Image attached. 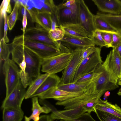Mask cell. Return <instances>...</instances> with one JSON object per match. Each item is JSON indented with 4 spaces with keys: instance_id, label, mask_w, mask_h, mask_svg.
<instances>
[{
    "instance_id": "cell-18",
    "label": "cell",
    "mask_w": 121,
    "mask_h": 121,
    "mask_svg": "<svg viewBox=\"0 0 121 121\" xmlns=\"http://www.w3.org/2000/svg\"><path fill=\"white\" fill-rule=\"evenodd\" d=\"M59 27L63 29L66 34L80 38H89L87 31L78 23L63 24L60 25Z\"/></svg>"
},
{
    "instance_id": "cell-22",
    "label": "cell",
    "mask_w": 121,
    "mask_h": 121,
    "mask_svg": "<svg viewBox=\"0 0 121 121\" xmlns=\"http://www.w3.org/2000/svg\"><path fill=\"white\" fill-rule=\"evenodd\" d=\"M24 114L21 108H4L3 112L2 121H22Z\"/></svg>"
},
{
    "instance_id": "cell-32",
    "label": "cell",
    "mask_w": 121,
    "mask_h": 121,
    "mask_svg": "<svg viewBox=\"0 0 121 121\" xmlns=\"http://www.w3.org/2000/svg\"><path fill=\"white\" fill-rule=\"evenodd\" d=\"M10 0H4L2 1L0 8V23H1L4 14L6 13H10L12 11Z\"/></svg>"
},
{
    "instance_id": "cell-47",
    "label": "cell",
    "mask_w": 121,
    "mask_h": 121,
    "mask_svg": "<svg viewBox=\"0 0 121 121\" xmlns=\"http://www.w3.org/2000/svg\"><path fill=\"white\" fill-rule=\"evenodd\" d=\"M60 121H74L73 120H64V119H61Z\"/></svg>"
},
{
    "instance_id": "cell-31",
    "label": "cell",
    "mask_w": 121,
    "mask_h": 121,
    "mask_svg": "<svg viewBox=\"0 0 121 121\" xmlns=\"http://www.w3.org/2000/svg\"><path fill=\"white\" fill-rule=\"evenodd\" d=\"M43 2V5L41 9H39L40 11L51 14L56 12L57 9V6L55 4L53 0H44Z\"/></svg>"
},
{
    "instance_id": "cell-9",
    "label": "cell",
    "mask_w": 121,
    "mask_h": 121,
    "mask_svg": "<svg viewBox=\"0 0 121 121\" xmlns=\"http://www.w3.org/2000/svg\"><path fill=\"white\" fill-rule=\"evenodd\" d=\"M102 64L108 72L112 82L117 84L121 75V57L114 48L107 55Z\"/></svg>"
},
{
    "instance_id": "cell-50",
    "label": "cell",
    "mask_w": 121,
    "mask_h": 121,
    "mask_svg": "<svg viewBox=\"0 0 121 121\" xmlns=\"http://www.w3.org/2000/svg\"></svg>"
},
{
    "instance_id": "cell-42",
    "label": "cell",
    "mask_w": 121,
    "mask_h": 121,
    "mask_svg": "<svg viewBox=\"0 0 121 121\" xmlns=\"http://www.w3.org/2000/svg\"><path fill=\"white\" fill-rule=\"evenodd\" d=\"M27 11L26 9L24 13L22 19V24L23 27V35L25 33L27 24Z\"/></svg>"
},
{
    "instance_id": "cell-16",
    "label": "cell",
    "mask_w": 121,
    "mask_h": 121,
    "mask_svg": "<svg viewBox=\"0 0 121 121\" xmlns=\"http://www.w3.org/2000/svg\"><path fill=\"white\" fill-rule=\"evenodd\" d=\"M26 10L32 22L36 23L48 31L51 30V14L41 11L36 8L30 9L27 8Z\"/></svg>"
},
{
    "instance_id": "cell-36",
    "label": "cell",
    "mask_w": 121,
    "mask_h": 121,
    "mask_svg": "<svg viewBox=\"0 0 121 121\" xmlns=\"http://www.w3.org/2000/svg\"><path fill=\"white\" fill-rule=\"evenodd\" d=\"M98 48L95 46H90L82 48L81 53L82 60L88 57L95 52Z\"/></svg>"
},
{
    "instance_id": "cell-46",
    "label": "cell",
    "mask_w": 121,
    "mask_h": 121,
    "mask_svg": "<svg viewBox=\"0 0 121 121\" xmlns=\"http://www.w3.org/2000/svg\"><path fill=\"white\" fill-rule=\"evenodd\" d=\"M118 84L119 85H120L121 86V82H118ZM117 94L121 96V87L120 89Z\"/></svg>"
},
{
    "instance_id": "cell-13",
    "label": "cell",
    "mask_w": 121,
    "mask_h": 121,
    "mask_svg": "<svg viewBox=\"0 0 121 121\" xmlns=\"http://www.w3.org/2000/svg\"><path fill=\"white\" fill-rule=\"evenodd\" d=\"M26 91L20 79L10 94L5 97L1 106L2 109L21 108L22 103L25 98Z\"/></svg>"
},
{
    "instance_id": "cell-29",
    "label": "cell",
    "mask_w": 121,
    "mask_h": 121,
    "mask_svg": "<svg viewBox=\"0 0 121 121\" xmlns=\"http://www.w3.org/2000/svg\"><path fill=\"white\" fill-rule=\"evenodd\" d=\"M100 121H121V118L107 112L95 108V112Z\"/></svg>"
},
{
    "instance_id": "cell-33",
    "label": "cell",
    "mask_w": 121,
    "mask_h": 121,
    "mask_svg": "<svg viewBox=\"0 0 121 121\" xmlns=\"http://www.w3.org/2000/svg\"><path fill=\"white\" fill-rule=\"evenodd\" d=\"M95 45L99 46L100 48L106 46V45L102 37L101 33L95 30L91 38Z\"/></svg>"
},
{
    "instance_id": "cell-25",
    "label": "cell",
    "mask_w": 121,
    "mask_h": 121,
    "mask_svg": "<svg viewBox=\"0 0 121 121\" xmlns=\"http://www.w3.org/2000/svg\"><path fill=\"white\" fill-rule=\"evenodd\" d=\"M96 15L104 19L118 31L121 32V14H112L99 12L97 13Z\"/></svg>"
},
{
    "instance_id": "cell-12",
    "label": "cell",
    "mask_w": 121,
    "mask_h": 121,
    "mask_svg": "<svg viewBox=\"0 0 121 121\" xmlns=\"http://www.w3.org/2000/svg\"><path fill=\"white\" fill-rule=\"evenodd\" d=\"M57 7L56 13L59 27L64 24L78 23V7L77 0L68 7H62L59 5Z\"/></svg>"
},
{
    "instance_id": "cell-41",
    "label": "cell",
    "mask_w": 121,
    "mask_h": 121,
    "mask_svg": "<svg viewBox=\"0 0 121 121\" xmlns=\"http://www.w3.org/2000/svg\"><path fill=\"white\" fill-rule=\"evenodd\" d=\"M51 16L52 20V26L51 30H54L59 27L56 12L51 14Z\"/></svg>"
},
{
    "instance_id": "cell-5",
    "label": "cell",
    "mask_w": 121,
    "mask_h": 121,
    "mask_svg": "<svg viewBox=\"0 0 121 121\" xmlns=\"http://www.w3.org/2000/svg\"><path fill=\"white\" fill-rule=\"evenodd\" d=\"M2 70L5 77L6 97L10 94L20 79V69L15 63L9 58L4 61Z\"/></svg>"
},
{
    "instance_id": "cell-34",
    "label": "cell",
    "mask_w": 121,
    "mask_h": 121,
    "mask_svg": "<svg viewBox=\"0 0 121 121\" xmlns=\"http://www.w3.org/2000/svg\"><path fill=\"white\" fill-rule=\"evenodd\" d=\"M99 98H95L84 105L82 107L85 112L90 113L91 112H94L95 107Z\"/></svg>"
},
{
    "instance_id": "cell-43",
    "label": "cell",
    "mask_w": 121,
    "mask_h": 121,
    "mask_svg": "<svg viewBox=\"0 0 121 121\" xmlns=\"http://www.w3.org/2000/svg\"><path fill=\"white\" fill-rule=\"evenodd\" d=\"M50 115H45L41 116L38 121H53Z\"/></svg>"
},
{
    "instance_id": "cell-44",
    "label": "cell",
    "mask_w": 121,
    "mask_h": 121,
    "mask_svg": "<svg viewBox=\"0 0 121 121\" xmlns=\"http://www.w3.org/2000/svg\"><path fill=\"white\" fill-rule=\"evenodd\" d=\"M114 48L121 57V45Z\"/></svg>"
},
{
    "instance_id": "cell-49",
    "label": "cell",
    "mask_w": 121,
    "mask_h": 121,
    "mask_svg": "<svg viewBox=\"0 0 121 121\" xmlns=\"http://www.w3.org/2000/svg\"><path fill=\"white\" fill-rule=\"evenodd\" d=\"M120 78H121V77H120Z\"/></svg>"
},
{
    "instance_id": "cell-39",
    "label": "cell",
    "mask_w": 121,
    "mask_h": 121,
    "mask_svg": "<svg viewBox=\"0 0 121 121\" xmlns=\"http://www.w3.org/2000/svg\"><path fill=\"white\" fill-rule=\"evenodd\" d=\"M7 13H5L4 16V36L3 38L5 42L6 43H8L9 41V39L7 35V31L8 26V16Z\"/></svg>"
},
{
    "instance_id": "cell-8",
    "label": "cell",
    "mask_w": 121,
    "mask_h": 121,
    "mask_svg": "<svg viewBox=\"0 0 121 121\" xmlns=\"http://www.w3.org/2000/svg\"><path fill=\"white\" fill-rule=\"evenodd\" d=\"M101 97L95 93L93 83L91 82L86 92L82 95L65 101L56 102V105L63 106L65 109L82 107L94 99Z\"/></svg>"
},
{
    "instance_id": "cell-17",
    "label": "cell",
    "mask_w": 121,
    "mask_h": 121,
    "mask_svg": "<svg viewBox=\"0 0 121 121\" xmlns=\"http://www.w3.org/2000/svg\"><path fill=\"white\" fill-rule=\"evenodd\" d=\"M99 12L114 15L121 14V1L119 0H92Z\"/></svg>"
},
{
    "instance_id": "cell-19",
    "label": "cell",
    "mask_w": 121,
    "mask_h": 121,
    "mask_svg": "<svg viewBox=\"0 0 121 121\" xmlns=\"http://www.w3.org/2000/svg\"><path fill=\"white\" fill-rule=\"evenodd\" d=\"M60 82V78L58 76L55 74H50L31 98L38 96L52 88L57 87Z\"/></svg>"
},
{
    "instance_id": "cell-35",
    "label": "cell",
    "mask_w": 121,
    "mask_h": 121,
    "mask_svg": "<svg viewBox=\"0 0 121 121\" xmlns=\"http://www.w3.org/2000/svg\"><path fill=\"white\" fill-rule=\"evenodd\" d=\"M112 40L110 48H115L121 45V32H112Z\"/></svg>"
},
{
    "instance_id": "cell-11",
    "label": "cell",
    "mask_w": 121,
    "mask_h": 121,
    "mask_svg": "<svg viewBox=\"0 0 121 121\" xmlns=\"http://www.w3.org/2000/svg\"><path fill=\"white\" fill-rule=\"evenodd\" d=\"M82 49L78 48L71 52V58L67 66L62 73L60 84L73 82L76 71L82 60Z\"/></svg>"
},
{
    "instance_id": "cell-7",
    "label": "cell",
    "mask_w": 121,
    "mask_h": 121,
    "mask_svg": "<svg viewBox=\"0 0 121 121\" xmlns=\"http://www.w3.org/2000/svg\"><path fill=\"white\" fill-rule=\"evenodd\" d=\"M35 26L26 28L24 34H22L24 36L60 49V42L53 41L49 36V31L37 24Z\"/></svg>"
},
{
    "instance_id": "cell-1",
    "label": "cell",
    "mask_w": 121,
    "mask_h": 121,
    "mask_svg": "<svg viewBox=\"0 0 121 121\" xmlns=\"http://www.w3.org/2000/svg\"><path fill=\"white\" fill-rule=\"evenodd\" d=\"M11 44L12 60L20 68V79L26 88L41 74L42 59L23 45Z\"/></svg>"
},
{
    "instance_id": "cell-15",
    "label": "cell",
    "mask_w": 121,
    "mask_h": 121,
    "mask_svg": "<svg viewBox=\"0 0 121 121\" xmlns=\"http://www.w3.org/2000/svg\"><path fill=\"white\" fill-rule=\"evenodd\" d=\"M85 92H70L59 89L57 87H56L52 88L38 97L42 99L52 98L58 101H61L78 96Z\"/></svg>"
},
{
    "instance_id": "cell-6",
    "label": "cell",
    "mask_w": 121,
    "mask_h": 121,
    "mask_svg": "<svg viewBox=\"0 0 121 121\" xmlns=\"http://www.w3.org/2000/svg\"><path fill=\"white\" fill-rule=\"evenodd\" d=\"M101 49L97 50L91 55L82 60L76 71L73 82H76L81 76L94 71L103 62L101 56Z\"/></svg>"
},
{
    "instance_id": "cell-26",
    "label": "cell",
    "mask_w": 121,
    "mask_h": 121,
    "mask_svg": "<svg viewBox=\"0 0 121 121\" xmlns=\"http://www.w3.org/2000/svg\"><path fill=\"white\" fill-rule=\"evenodd\" d=\"M94 23L96 30L109 32L118 31L107 21L96 15H95Z\"/></svg>"
},
{
    "instance_id": "cell-14",
    "label": "cell",
    "mask_w": 121,
    "mask_h": 121,
    "mask_svg": "<svg viewBox=\"0 0 121 121\" xmlns=\"http://www.w3.org/2000/svg\"><path fill=\"white\" fill-rule=\"evenodd\" d=\"M60 42L62 45L71 52L78 48H82L85 47L95 45L91 38H80L65 34L63 39Z\"/></svg>"
},
{
    "instance_id": "cell-38",
    "label": "cell",
    "mask_w": 121,
    "mask_h": 121,
    "mask_svg": "<svg viewBox=\"0 0 121 121\" xmlns=\"http://www.w3.org/2000/svg\"><path fill=\"white\" fill-rule=\"evenodd\" d=\"M94 71L82 75L75 82L78 84H82L91 80L93 78Z\"/></svg>"
},
{
    "instance_id": "cell-27",
    "label": "cell",
    "mask_w": 121,
    "mask_h": 121,
    "mask_svg": "<svg viewBox=\"0 0 121 121\" xmlns=\"http://www.w3.org/2000/svg\"><path fill=\"white\" fill-rule=\"evenodd\" d=\"M0 64L2 61H4L9 58L11 53V44H7L3 38L0 40Z\"/></svg>"
},
{
    "instance_id": "cell-21",
    "label": "cell",
    "mask_w": 121,
    "mask_h": 121,
    "mask_svg": "<svg viewBox=\"0 0 121 121\" xmlns=\"http://www.w3.org/2000/svg\"><path fill=\"white\" fill-rule=\"evenodd\" d=\"M95 108L121 118V108L117 104H113L107 100H103L100 98Z\"/></svg>"
},
{
    "instance_id": "cell-45",
    "label": "cell",
    "mask_w": 121,
    "mask_h": 121,
    "mask_svg": "<svg viewBox=\"0 0 121 121\" xmlns=\"http://www.w3.org/2000/svg\"><path fill=\"white\" fill-rule=\"evenodd\" d=\"M104 94V99L105 100H106L107 99L108 97L110 95V93L109 91H106Z\"/></svg>"
},
{
    "instance_id": "cell-48",
    "label": "cell",
    "mask_w": 121,
    "mask_h": 121,
    "mask_svg": "<svg viewBox=\"0 0 121 121\" xmlns=\"http://www.w3.org/2000/svg\"><path fill=\"white\" fill-rule=\"evenodd\" d=\"M118 82H121V78H120L118 80Z\"/></svg>"
},
{
    "instance_id": "cell-24",
    "label": "cell",
    "mask_w": 121,
    "mask_h": 121,
    "mask_svg": "<svg viewBox=\"0 0 121 121\" xmlns=\"http://www.w3.org/2000/svg\"><path fill=\"white\" fill-rule=\"evenodd\" d=\"M50 74L48 73L41 74L35 79L29 85V87L26 91L25 99H26L31 98L32 96Z\"/></svg>"
},
{
    "instance_id": "cell-3",
    "label": "cell",
    "mask_w": 121,
    "mask_h": 121,
    "mask_svg": "<svg viewBox=\"0 0 121 121\" xmlns=\"http://www.w3.org/2000/svg\"><path fill=\"white\" fill-rule=\"evenodd\" d=\"M91 82L95 93L101 97L107 91L113 90L118 87L117 84L112 82L102 64L98 65L94 70Z\"/></svg>"
},
{
    "instance_id": "cell-10",
    "label": "cell",
    "mask_w": 121,
    "mask_h": 121,
    "mask_svg": "<svg viewBox=\"0 0 121 121\" xmlns=\"http://www.w3.org/2000/svg\"><path fill=\"white\" fill-rule=\"evenodd\" d=\"M78 7V23L87 31L91 38L96 29L94 23L95 15L91 12L84 1L77 0Z\"/></svg>"
},
{
    "instance_id": "cell-37",
    "label": "cell",
    "mask_w": 121,
    "mask_h": 121,
    "mask_svg": "<svg viewBox=\"0 0 121 121\" xmlns=\"http://www.w3.org/2000/svg\"><path fill=\"white\" fill-rule=\"evenodd\" d=\"M99 31L101 33L102 38L106 45V47L108 48H110L112 40V32Z\"/></svg>"
},
{
    "instance_id": "cell-40",
    "label": "cell",
    "mask_w": 121,
    "mask_h": 121,
    "mask_svg": "<svg viewBox=\"0 0 121 121\" xmlns=\"http://www.w3.org/2000/svg\"><path fill=\"white\" fill-rule=\"evenodd\" d=\"M74 121H96L92 117L91 113L85 112L78 118L72 120Z\"/></svg>"
},
{
    "instance_id": "cell-2",
    "label": "cell",
    "mask_w": 121,
    "mask_h": 121,
    "mask_svg": "<svg viewBox=\"0 0 121 121\" xmlns=\"http://www.w3.org/2000/svg\"><path fill=\"white\" fill-rule=\"evenodd\" d=\"M12 43L25 46L42 59L56 56L62 52L60 49L28 39L22 34L16 36Z\"/></svg>"
},
{
    "instance_id": "cell-23",
    "label": "cell",
    "mask_w": 121,
    "mask_h": 121,
    "mask_svg": "<svg viewBox=\"0 0 121 121\" xmlns=\"http://www.w3.org/2000/svg\"><path fill=\"white\" fill-rule=\"evenodd\" d=\"M91 80L81 84L73 82L65 84H59L57 87L59 89L70 92H85L87 90L88 86L91 83Z\"/></svg>"
},
{
    "instance_id": "cell-28",
    "label": "cell",
    "mask_w": 121,
    "mask_h": 121,
    "mask_svg": "<svg viewBox=\"0 0 121 121\" xmlns=\"http://www.w3.org/2000/svg\"><path fill=\"white\" fill-rule=\"evenodd\" d=\"M14 6L13 11L8 16V22L9 30L12 29L18 19L20 4L18 0H15Z\"/></svg>"
},
{
    "instance_id": "cell-4",
    "label": "cell",
    "mask_w": 121,
    "mask_h": 121,
    "mask_svg": "<svg viewBox=\"0 0 121 121\" xmlns=\"http://www.w3.org/2000/svg\"><path fill=\"white\" fill-rule=\"evenodd\" d=\"M71 52H62L53 56L42 59L41 71L50 74H55L64 70L72 56Z\"/></svg>"
},
{
    "instance_id": "cell-30",
    "label": "cell",
    "mask_w": 121,
    "mask_h": 121,
    "mask_svg": "<svg viewBox=\"0 0 121 121\" xmlns=\"http://www.w3.org/2000/svg\"><path fill=\"white\" fill-rule=\"evenodd\" d=\"M49 34L50 38L53 41L59 42L63 39L65 33L63 29L59 27L54 30H51L49 31Z\"/></svg>"
},
{
    "instance_id": "cell-20",
    "label": "cell",
    "mask_w": 121,
    "mask_h": 121,
    "mask_svg": "<svg viewBox=\"0 0 121 121\" xmlns=\"http://www.w3.org/2000/svg\"><path fill=\"white\" fill-rule=\"evenodd\" d=\"M32 98V112L30 117L25 116V121H30L31 120L34 121H38L40 118L39 115L41 113H48L51 111L48 107L45 106H41L40 105L37 96Z\"/></svg>"
}]
</instances>
